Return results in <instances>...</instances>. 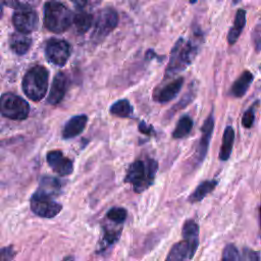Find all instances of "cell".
<instances>
[{"mask_svg":"<svg viewBox=\"0 0 261 261\" xmlns=\"http://www.w3.org/2000/svg\"><path fill=\"white\" fill-rule=\"evenodd\" d=\"M15 255V252L12 250L11 247H5L1 250V261H8L11 260Z\"/></svg>","mask_w":261,"mask_h":261,"instance_id":"33","label":"cell"},{"mask_svg":"<svg viewBox=\"0 0 261 261\" xmlns=\"http://www.w3.org/2000/svg\"><path fill=\"white\" fill-rule=\"evenodd\" d=\"M118 14L115 9L111 7L103 8L99 11L97 18L95 20L93 39L96 42H100L105 39L117 25Z\"/></svg>","mask_w":261,"mask_h":261,"instance_id":"7","label":"cell"},{"mask_svg":"<svg viewBox=\"0 0 261 261\" xmlns=\"http://www.w3.org/2000/svg\"><path fill=\"white\" fill-rule=\"evenodd\" d=\"M158 169V163L152 158L134 161L125 174L124 182L130 184L136 193H142L153 185Z\"/></svg>","mask_w":261,"mask_h":261,"instance_id":"1","label":"cell"},{"mask_svg":"<svg viewBox=\"0 0 261 261\" xmlns=\"http://www.w3.org/2000/svg\"><path fill=\"white\" fill-rule=\"evenodd\" d=\"M60 182L57 178L52 177V176H43L40 180V186L39 189L40 191L54 197L55 195H57L60 191Z\"/></svg>","mask_w":261,"mask_h":261,"instance_id":"24","label":"cell"},{"mask_svg":"<svg viewBox=\"0 0 261 261\" xmlns=\"http://www.w3.org/2000/svg\"><path fill=\"white\" fill-rule=\"evenodd\" d=\"M198 52V44L194 40L179 38L171 49L170 59L166 67V76L174 75L187 68Z\"/></svg>","mask_w":261,"mask_h":261,"instance_id":"2","label":"cell"},{"mask_svg":"<svg viewBox=\"0 0 261 261\" xmlns=\"http://www.w3.org/2000/svg\"><path fill=\"white\" fill-rule=\"evenodd\" d=\"M127 216V212L122 207H113L106 213V218L117 223L122 224Z\"/></svg>","mask_w":261,"mask_h":261,"instance_id":"28","label":"cell"},{"mask_svg":"<svg viewBox=\"0 0 261 261\" xmlns=\"http://www.w3.org/2000/svg\"><path fill=\"white\" fill-rule=\"evenodd\" d=\"M45 55L52 64L63 66L70 56V45L65 40L51 39L46 44Z\"/></svg>","mask_w":261,"mask_h":261,"instance_id":"8","label":"cell"},{"mask_svg":"<svg viewBox=\"0 0 261 261\" xmlns=\"http://www.w3.org/2000/svg\"><path fill=\"white\" fill-rule=\"evenodd\" d=\"M103 244H102V247L103 249H105L106 247L114 244L120 237V233H121V228H111L109 225H106L104 226L103 228Z\"/></svg>","mask_w":261,"mask_h":261,"instance_id":"27","label":"cell"},{"mask_svg":"<svg viewBox=\"0 0 261 261\" xmlns=\"http://www.w3.org/2000/svg\"><path fill=\"white\" fill-rule=\"evenodd\" d=\"M190 1V3L191 4H194V3H196L197 2V0H189Z\"/></svg>","mask_w":261,"mask_h":261,"instance_id":"36","label":"cell"},{"mask_svg":"<svg viewBox=\"0 0 261 261\" xmlns=\"http://www.w3.org/2000/svg\"><path fill=\"white\" fill-rule=\"evenodd\" d=\"M12 23L18 32L30 34L38 29L39 16L33 9L17 10L12 15Z\"/></svg>","mask_w":261,"mask_h":261,"instance_id":"9","label":"cell"},{"mask_svg":"<svg viewBox=\"0 0 261 261\" xmlns=\"http://www.w3.org/2000/svg\"><path fill=\"white\" fill-rule=\"evenodd\" d=\"M233 1H234V2H238V1H239V0H233Z\"/></svg>","mask_w":261,"mask_h":261,"instance_id":"38","label":"cell"},{"mask_svg":"<svg viewBox=\"0 0 261 261\" xmlns=\"http://www.w3.org/2000/svg\"><path fill=\"white\" fill-rule=\"evenodd\" d=\"M213 128H214V115H213V112H211L209 116L206 118V120L204 121V124L202 125V128H201L202 135H201L200 142L197 149V159L199 163L202 162L206 157L210 140L212 137Z\"/></svg>","mask_w":261,"mask_h":261,"instance_id":"13","label":"cell"},{"mask_svg":"<svg viewBox=\"0 0 261 261\" xmlns=\"http://www.w3.org/2000/svg\"><path fill=\"white\" fill-rule=\"evenodd\" d=\"M193 124V119L189 115H182L175 125V128L172 133V137L174 139H182L187 137L191 133Z\"/></svg>","mask_w":261,"mask_h":261,"instance_id":"22","label":"cell"},{"mask_svg":"<svg viewBox=\"0 0 261 261\" xmlns=\"http://www.w3.org/2000/svg\"><path fill=\"white\" fill-rule=\"evenodd\" d=\"M245 24H246V11L244 9H239L234 16L233 25L231 27V29L229 30L228 35H227L228 44L232 45L237 42Z\"/></svg>","mask_w":261,"mask_h":261,"instance_id":"18","label":"cell"},{"mask_svg":"<svg viewBox=\"0 0 261 261\" xmlns=\"http://www.w3.org/2000/svg\"><path fill=\"white\" fill-rule=\"evenodd\" d=\"M31 210L43 218H53L62 209V205L53 200V197L37 190L31 197Z\"/></svg>","mask_w":261,"mask_h":261,"instance_id":"6","label":"cell"},{"mask_svg":"<svg viewBox=\"0 0 261 261\" xmlns=\"http://www.w3.org/2000/svg\"><path fill=\"white\" fill-rule=\"evenodd\" d=\"M241 259L243 260H253V261H256V260H259L260 259V256H259V253L256 252V251H253L251 249H248V248H245L243 250V256L241 257Z\"/></svg>","mask_w":261,"mask_h":261,"instance_id":"32","label":"cell"},{"mask_svg":"<svg viewBox=\"0 0 261 261\" xmlns=\"http://www.w3.org/2000/svg\"><path fill=\"white\" fill-rule=\"evenodd\" d=\"M70 1L73 2V3H75L76 5H84L85 3L88 2V0H70Z\"/></svg>","mask_w":261,"mask_h":261,"instance_id":"35","label":"cell"},{"mask_svg":"<svg viewBox=\"0 0 261 261\" xmlns=\"http://www.w3.org/2000/svg\"><path fill=\"white\" fill-rule=\"evenodd\" d=\"M260 220H261V207H260Z\"/></svg>","mask_w":261,"mask_h":261,"instance_id":"37","label":"cell"},{"mask_svg":"<svg viewBox=\"0 0 261 261\" xmlns=\"http://www.w3.org/2000/svg\"><path fill=\"white\" fill-rule=\"evenodd\" d=\"M198 247L194 246L187 240H182L179 243H176L169 251L166 259L171 261H181L190 260L194 257Z\"/></svg>","mask_w":261,"mask_h":261,"instance_id":"14","label":"cell"},{"mask_svg":"<svg viewBox=\"0 0 261 261\" xmlns=\"http://www.w3.org/2000/svg\"><path fill=\"white\" fill-rule=\"evenodd\" d=\"M139 129H140V132H142L143 134H146V135H151L154 133L153 127L151 125H148L147 123H145V121H142L139 124Z\"/></svg>","mask_w":261,"mask_h":261,"instance_id":"34","label":"cell"},{"mask_svg":"<svg viewBox=\"0 0 261 261\" xmlns=\"http://www.w3.org/2000/svg\"><path fill=\"white\" fill-rule=\"evenodd\" d=\"M73 24L80 34L86 33L93 23V16L87 11H79L73 15Z\"/></svg>","mask_w":261,"mask_h":261,"instance_id":"23","label":"cell"},{"mask_svg":"<svg viewBox=\"0 0 261 261\" xmlns=\"http://www.w3.org/2000/svg\"><path fill=\"white\" fill-rule=\"evenodd\" d=\"M68 85H69V80L65 72L59 71L58 73H56L51 84V88L47 98L48 103L52 105H56L60 103L66 94Z\"/></svg>","mask_w":261,"mask_h":261,"instance_id":"11","label":"cell"},{"mask_svg":"<svg viewBox=\"0 0 261 261\" xmlns=\"http://www.w3.org/2000/svg\"><path fill=\"white\" fill-rule=\"evenodd\" d=\"M218 181L214 180V179H210V180H205L203 182H201L196 190L190 195L189 197V202L191 203H197L200 202L201 200H203L208 194H210L215 187L217 186Z\"/></svg>","mask_w":261,"mask_h":261,"instance_id":"20","label":"cell"},{"mask_svg":"<svg viewBox=\"0 0 261 261\" xmlns=\"http://www.w3.org/2000/svg\"><path fill=\"white\" fill-rule=\"evenodd\" d=\"M252 40H253V44H254L256 51H260L261 50V15H260L256 25L253 29Z\"/></svg>","mask_w":261,"mask_h":261,"instance_id":"30","label":"cell"},{"mask_svg":"<svg viewBox=\"0 0 261 261\" xmlns=\"http://www.w3.org/2000/svg\"><path fill=\"white\" fill-rule=\"evenodd\" d=\"M182 238L187 241H189L194 246L198 247L199 245V226L196 223V221L189 219L185 222L182 226Z\"/></svg>","mask_w":261,"mask_h":261,"instance_id":"21","label":"cell"},{"mask_svg":"<svg viewBox=\"0 0 261 261\" xmlns=\"http://www.w3.org/2000/svg\"><path fill=\"white\" fill-rule=\"evenodd\" d=\"M41 0H2L8 7L16 10L33 9L39 5Z\"/></svg>","mask_w":261,"mask_h":261,"instance_id":"26","label":"cell"},{"mask_svg":"<svg viewBox=\"0 0 261 261\" xmlns=\"http://www.w3.org/2000/svg\"><path fill=\"white\" fill-rule=\"evenodd\" d=\"M73 21L71 11L62 3L50 0L44 5V25L52 33H63Z\"/></svg>","mask_w":261,"mask_h":261,"instance_id":"3","label":"cell"},{"mask_svg":"<svg viewBox=\"0 0 261 261\" xmlns=\"http://www.w3.org/2000/svg\"><path fill=\"white\" fill-rule=\"evenodd\" d=\"M240 259H241V256L239 254L238 249L234 247V245H232V244L226 245L225 248L223 249L222 260L236 261V260H240Z\"/></svg>","mask_w":261,"mask_h":261,"instance_id":"29","label":"cell"},{"mask_svg":"<svg viewBox=\"0 0 261 261\" xmlns=\"http://www.w3.org/2000/svg\"><path fill=\"white\" fill-rule=\"evenodd\" d=\"M233 142H234V130L231 126H226L223 133V137H222V143H221V147H220V151H219V159L222 161H226L230 154H231V150H232V146H233Z\"/></svg>","mask_w":261,"mask_h":261,"instance_id":"19","label":"cell"},{"mask_svg":"<svg viewBox=\"0 0 261 261\" xmlns=\"http://www.w3.org/2000/svg\"><path fill=\"white\" fill-rule=\"evenodd\" d=\"M184 84L182 77H177L171 82L160 86L154 90L153 98L159 103H166L177 96Z\"/></svg>","mask_w":261,"mask_h":261,"instance_id":"12","label":"cell"},{"mask_svg":"<svg viewBox=\"0 0 261 261\" xmlns=\"http://www.w3.org/2000/svg\"><path fill=\"white\" fill-rule=\"evenodd\" d=\"M32 46V39L28 34L18 32L13 33L9 38V47L17 55L25 54Z\"/></svg>","mask_w":261,"mask_h":261,"instance_id":"16","label":"cell"},{"mask_svg":"<svg viewBox=\"0 0 261 261\" xmlns=\"http://www.w3.org/2000/svg\"><path fill=\"white\" fill-rule=\"evenodd\" d=\"M46 159L50 168L61 176L69 175L73 171L72 161L69 158L65 157L59 150H53L48 152Z\"/></svg>","mask_w":261,"mask_h":261,"instance_id":"10","label":"cell"},{"mask_svg":"<svg viewBox=\"0 0 261 261\" xmlns=\"http://www.w3.org/2000/svg\"><path fill=\"white\" fill-rule=\"evenodd\" d=\"M49 71L42 65L30 68L22 79V91L33 101L42 100L48 90Z\"/></svg>","mask_w":261,"mask_h":261,"instance_id":"4","label":"cell"},{"mask_svg":"<svg viewBox=\"0 0 261 261\" xmlns=\"http://www.w3.org/2000/svg\"><path fill=\"white\" fill-rule=\"evenodd\" d=\"M110 113L119 117H129L133 114V107L128 100L120 99L110 106Z\"/></svg>","mask_w":261,"mask_h":261,"instance_id":"25","label":"cell"},{"mask_svg":"<svg viewBox=\"0 0 261 261\" xmlns=\"http://www.w3.org/2000/svg\"><path fill=\"white\" fill-rule=\"evenodd\" d=\"M0 108L1 114L12 120H23L30 113L29 103L21 97L12 93L2 94Z\"/></svg>","mask_w":261,"mask_h":261,"instance_id":"5","label":"cell"},{"mask_svg":"<svg viewBox=\"0 0 261 261\" xmlns=\"http://www.w3.org/2000/svg\"><path fill=\"white\" fill-rule=\"evenodd\" d=\"M254 109H255V105H252L247 111H245V113L243 114V117H242V124L244 127H251L253 125V122H254V119H255V112H254Z\"/></svg>","mask_w":261,"mask_h":261,"instance_id":"31","label":"cell"},{"mask_svg":"<svg viewBox=\"0 0 261 261\" xmlns=\"http://www.w3.org/2000/svg\"><path fill=\"white\" fill-rule=\"evenodd\" d=\"M88 122V116L85 114H79L71 117L64 125L62 129V138L65 140L79 136L86 127Z\"/></svg>","mask_w":261,"mask_h":261,"instance_id":"15","label":"cell"},{"mask_svg":"<svg viewBox=\"0 0 261 261\" xmlns=\"http://www.w3.org/2000/svg\"><path fill=\"white\" fill-rule=\"evenodd\" d=\"M253 80H254V76L250 71H248V70L244 71L232 84L231 89H230L231 95L234 97H238V98L243 97L247 93Z\"/></svg>","mask_w":261,"mask_h":261,"instance_id":"17","label":"cell"}]
</instances>
